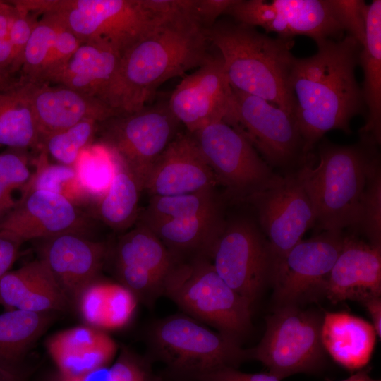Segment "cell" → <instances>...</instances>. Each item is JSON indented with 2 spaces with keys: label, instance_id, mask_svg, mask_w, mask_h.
<instances>
[{
  "label": "cell",
  "instance_id": "8fae6325",
  "mask_svg": "<svg viewBox=\"0 0 381 381\" xmlns=\"http://www.w3.org/2000/svg\"><path fill=\"white\" fill-rule=\"evenodd\" d=\"M190 134L217 185L234 200L247 201L274 178L269 164L247 138L224 121L212 123Z\"/></svg>",
  "mask_w": 381,
  "mask_h": 381
},
{
  "label": "cell",
  "instance_id": "ffe728a7",
  "mask_svg": "<svg viewBox=\"0 0 381 381\" xmlns=\"http://www.w3.org/2000/svg\"><path fill=\"white\" fill-rule=\"evenodd\" d=\"M217 186L193 135L180 132L152 165L143 191L150 197L169 196L214 190Z\"/></svg>",
  "mask_w": 381,
  "mask_h": 381
},
{
  "label": "cell",
  "instance_id": "5bb4252c",
  "mask_svg": "<svg viewBox=\"0 0 381 381\" xmlns=\"http://www.w3.org/2000/svg\"><path fill=\"white\" fill-rule=\"evenodd\" d=\"M224 120L242 133L268 164L284 167L305 157L294 115L270 102L232 88Z\"/></svg>",
  "mask_w": 381,
  "mask_h": 381
},
{
  "label": "cell",
  "instance_id": "9c48e42d",
  "mask_svg": "<svg viewBox=\"0 0 381 381\" xmlns=\"http://www.w3.org/2000/svg\"><path fill=\"white\" fill-rule=\"evenodd\" d=\"M265 320V334L255 347L248 350V358L260 361L279 380L321 366L324 348L320 315L291 304L279 306Z\"/></svg>",
  "mask_w": 381,
  "mask_h": 381
},
{
  "label": "cell",
  "instance_id": "cb8c5ba5",
  "mask_svg": "<svg viewBox=\"0 0 381 381\" xmlns=\"http://www.w3.org/2000/svg\"><path fill=\"white\" fill-rule=\"evenodd\" d=\"M0 304L6 310L64 311L70 303L42 259L9 270L0 281Z\"/></svg>",
  "mask_w": 381,
  "mask_h": 381
},
{
  "label": "cell",
  "instance_id": "7bdbcfd3",
  "mask_svg": "<svg viewBox=\"0 0 381 381\" xmlns=\"http://www.w3.org/2000/svg\"><path fill=\"white\" fill-rule=\"evenodd\" d=\"M235 0H194L195 17L207 31Z\"/></svg>",
  "mask_w": 381,
  "mask_h": 381
},
{
  "label": "cell",
  "instance_id": "ac0fdd59",
  "mask_svg": "<svg viewBox=\"0 0 381 381\" xmlns=\"http://www.w3.org/2000/svg\"><path fill=\"white\" fill-rule=\"evenodd\" d=\"M233 97L220 55L210 59L184 77L173 91L169 107L187 132L193 133L224 120Z\"/></svg>",
  "mask_w": 381,
  "mask_h": 381
},
{
  "label": "cell",
  "instance_id": "30bf717a",
  "mask_svg": "<svg viewBox=\"0 0 381 381\" xmlns=\"http://www.w3.org/2000/svg\"><path fill=\"white\" fill-rule=\"evenodd\" d=\"M208 258L221 278L251 306L272 282L274 262L268 241L248 218L225 219Z\"/></svg>",
  "mask_w": 381,
  "mask_h": 381
},
{
  "label": "cell",
  "instance_id": "b9f144b4",
  "mask_svg": "<svg viewBox=\"0 0 381 381\" xmlns=\"http://www.w3.org/2000/svg\"><path fill=\"white\" fill-rule=\"evenodd\" d=\"M16 9L17 16L12 23L8 34V39L13 48L11 73L16 72L21 68L25 45L37 23L29 16L28 13L17 8Z\"/></svg>",
  "mask_w": 381,
  "mask_h": 381
},
{
  "label": "cell",
  "instance_id": "4dcf8cb0",
  "mask_svg": "<svg viewBox=\"0 0 381 381\" xmlns=\"http://www.w3.org/2000/svg\"><path fill=\"white\" fill-rule=\"evenodd\" d=\"M40 145L28 85L19 79L12 86L0 90V145L28 148Z\"/></svg>",
  "mask_w": 381,
  "mask_h": 381
},
{
  "label": "cell",
  "instance_id": "ab89813d",
  "mask_svg": "<svg viewBox=\"0 0 381 381\" xmlns=\"http://www.w3.org/2000/svg\"><path fill=\"white\" fill-rule=\"evenodd\" d=\"M110 369L111 381H160L150 363L128 348H123Z\"/></svg>",
  "mask_w": 381,
  "mask_h": 381
},
{
  "label": "cell",
  "instance_id": "f6af8a7d",
  "mask_svg": "<svg viewBox=\"0 0 381 381\" xmlns=\"http://www.w3.org/2000/svg\"><path fill=\"white\" fill-rule=\"evenodd\" d=\"M20 246L11 240L0 237V281L16 261Z\"/></svg>",
  "mask_w": 381,
  "mask_h": 381
},
{
  "label": "cell",
  "instance_id": "bcb514c9",
  "mask_svg": "<svg viewBox=\"0 0 381 381\" xmlns=\"http://www.w3.org/2000/svg\"><path fill=\"white\" fill-rule=\"evenodd\" d=\"M17 13L16 8L11 1H0V39L8 37L11 27Z\"/></svg>",
  "mask_w": 381,
  "mask_h": 381
},
{
  "label": "cell",
  "instance_id": "f546056e",
  "mask_svg": "<svg viewBox=\"0 0 381 381\" xmlns=\"http://www.w3.org/2000/svg\"><path fill=\"white\" fill-rule=\"evenodd\" d=\"M53 315V312L21 310L0 313V368H24L23 362L27 353L47 329Z\"/></svg>",
  "mask_w": 381,
  "mask_h": 381
},
{
  "label": "cell",
  "instance_id": "5b68a950",
  "mask_svg": "<svg viewBox=\"0 0 381 381\" xmlns=\"http://www.w3.org/2000/svg\"><path fill=\"white\" fill-rule=\"evenodd\" d=\"M379 155L377 145L361 140L351 145L324 140L319 145L318 164L300 168L320 229L357 228L368 173Z\"/></svg>",
  "mask_w": 381,
  "mask_h": 381
},
{
  "label": "cell",
  "instance_id": "8d00e7d4",
  "mask_svg": "<svg viewBox=\"0 0 381 381\" xmlns=\"http://www.w3.org/2000/svg\"><path fill=\"white\" fill-rule=\"evenodd\" d=\"M99 123L83 121L41 141L42 150L59 164L73 167L80 152L92 143Z\"/></svg>",
  "mask_w": 381,
  "mask_h": 381
},
{
  "label": "cell",
  "instance_id": "7dc6e473",
  "mask_svg": "<svg viewBox=\"0 0 381 381\" xmlns=\"http://www.w3.org/2000/svg\"><path fill=\"white\" fill-rule=\"evenodd\" d=\"M367 309L373 322L377 336H381V299L380 297L370 298L362 303Z\"/></svg>",
  "mask_w": 381,
  "mask_h": 381
},
{
  "label": "cell",
  "instance_id": "db71d44e",
  "mask_svg": "<svg viewBox=\"0 0 381 381\" xmlns=\"http://www.w3.org/2000/svg\"><path fill=\"white\" fill-rule=\"evenodd\" d=\"M52 381H80V377L66 376L59 373Z\"/></svg>",
  "mask_w": 381,
  "mask_h": 381
},
{
  "label": "cell",
  "instance_id": "c3c4849f",
  "mask_svg": "<svg viewBox=\"0 0 381 381\" xmlns=\"http://www.w3.org/2000/svg\"><path fill=\"white\" fill-rule=\"evenodd\" d=\"M13 62L12 44L8 37L0 39V69L11 73Z\"/></svg>",
  "mask_w": 381,
  "mask_h": 381
},
{
  "label": "cell",
  "instance_id": "9a60e30c",
  "mask_svg": "<svg viewBox=\"0 0 381 381\" xmlns=\"http://www.w3.org/2000/svg\"><path fill=\"white\" fill-rule=\"evenodd\" d=\"M108 258L118 283L147 306L163 296L167 280L181 262L139 220L110 246Z\"/></svg>",
  "mask_w": 381,
  "mask_h": 381
},
{
  "label": "cell",
  "instance_id": "f1b7e54d",
  "mask_svg": "<svg viewBox=\"0 0 381 381\" xmlns=\"http://www.w3.org/2000/svg\"><path fill=\"white\" fill-rule=\"evenodd\" d=\"M137 302L133 293L119 283L97 280L84 289L77 305L86 325L104 331L127 325Z\"/></svg>",
  "mask_w": 381,
  "mask_h": 381
},
{
  "label": "cell",
  "instance_id": "e0dca14e",
  "mask_svg": "<svg viewBox=\"0 0 381 381\" xmlns=\"http://www.w3.org/2000/svg\"><path fill=\"white\" fill-rule=\"evenodd\" d=\"M341 231H325L300 241L275 265L271 284L279 306L296 304L326 282L344 244Z\"/></svg>",
  "mask_w": 381,
  "mask_h": 381
},
{
  "label": "cell",
  "instance_id": "d4e9b609",
  "mask_svg": "<svg viewBox=\"0 0 381 381\" xmlns=\"http://www.w3.org/2000/svg\"><path fill=\"white\" fill-rule=\"evenodd\" d=\"M376 336L370 323L347 313L325 312L322 318V346L334 361L348 370H359L368 363Z\"/></svg>",
  "mask_w": 381,
  "mask_h": 381
},
{
  "label": "cell",
  "instance_id": "83f0119b",
  "mask_svg": "<svg viewBox=\"0 0 381 381\" xmlns=\"http://www.w3.org/2000/svg\"><path fill=\"white\" fill-rule=\"evenodd\" d=\"M121 56L105 47L81 43L49 84L101 99L116 71Z\"/></svg>",
  "mask_w": 381,
  "mask_h": 381
},
{
  "label": "cell",
  "instance_id": "4316f807",
  "mask_svg": "<svg viewBox=\"0 0 381 381\" xmlns=\"http://www.w3.org/2000/svg\"><path fill=\"white\" fill-rule=\"evenodd\" d=\"M364 73L362 88L367 117L360 139L375 145L381 141V1L368 6L365 42L359 56Z\"/></svg>",
  "mask_w": 381,
  "mask_h": 381
},
{
  "label": "cell",
  "instance_id": "2e32d148",
  "mask_svg": "<svg viewBox=\"0 0 381 381\" xmlns=\"http://www.w3.org/2000/svg\"><path fill=\"white\" fill-rule=\"evenodd\" d=\"M91 218L60 194L30 190L22 192L15 207L0 220V237L21 246L64 234L87 235Z\"/></svg>",
  "mask_w": 381,
  "mask_h": 381
},
{
  "label": "cell",
  "instance_id": "484cf974",
  "mask_svg": "<svg viewBox=\"0 0 381 381\" xmlns=\"http://www.w3.org/2000/svg\"><path fill=\"white\" fill-rule=\"evenodd\" d=\"M225 219L221 205L200 214L146 226L174 258L186 261L200 256L208 257Z\"/></svg>",
  "mask_w": 381,
  "mask_h": 381
},
{
  "label": "cell",
  "instance_id": "60d3db41",
  "mask_svg": "<svg viewBox=\"0 0 381 381\" xmlns=\"http://www.w3.org/2000/svg\"><path fill=\"white\" fill-rule=\"evenodd\" d=\"M339 17L348 35L363 47L365 42L368 6L362 0H334Z\"/></svg>",
  "mask_w": 381,
  "mask_h": 381
},
{
  "label": "cell",
  "instance_id": "7402d4cb",
  "mask_svg": "<svg viewBox=\"0 0 381 381\" xmlns=\"http://www.w3.org/2000/svg\"><path fill=\"white\" fill-rule=\"evenodd\" d=\"M26 83L40 144L45 137L79 122L89 120L100 123L118 114L101 99L71 88Z\"/></svg>",
  "mask_w": 381,
  "mask_h": 381
},
{
  "label": "cell",
  "instance_id": "f5cc1de1",
  "mask_svg": "<svg viewBox=\"0 0 381 381\" xmlns=\"http://www.w3.org/2000/svg\"><path fill=\"white\" fill-rule=\"evenodd\" d=\"M18 80H15L8 71L0 69V90L6 89L14 85Z\"/></svg>",
  "mask_w": 381,
  "mask_h": 381
},
{
  "label": "cell",
  "instance_id": "e575fe53",
  "mask_svg": "<svg viewBox=\"0 0 381 381\" xmlns=\"http://www.w3.org/2000/svg\"><path fill=\"white\" fill-rule=\"evenodd\" d=\"M119 166L118 159L107 148L94 143L80 152L73 167L80 184L95 201L108 189Z\"/></svg>",
  "mask_w": 381,
  "mask_h": 381
},
{
  "label": "cell",
  "instance_id": "603a6c76",
  "mask_svg": "<svg viewBox=\"0 0 381 381\" xmlns=\"http://www.w3.org/2000/svg\"><path fill=\"white\" fill-rule=\"evenodd\" d=\"M46 346L59 373L72 377L106 367L117 351L109 335L88 325L56 333L47 339Z\"/></svg>",
  "mask_w": 381,
  "mask_h": 381
},
{
  "label": "cell",
  "instance_id": "836d02e7",
  "mask_svg": "<svg viewBox=\"0 0 381 381\" xmlns=\"http://www.w3.org/2000/svg\"><path fill=\"white\" fill-rule=\"evenodd\" d=\"M36 171L21 190H44L60 194L78 207L79 204L92 200L80 184L73 167L50 164L47 154L42 149Z\"/></svg>",
  "mask_w": 381,
  "mask_h": 381
},
{
  "label": "cell",
  "instance_id": "ba28073f",
  "mask_svg": "<svg viewBox=\"0 0 381 381\" xmlns=\"http://www.w3.org/2000/svg\"><path fill=\"white\" fill-rule=\"evenodd\" d=\"M168 102L119 114L97 125L95 143L107 148L143 185L154 163L180 133Z\"/></svg>",
  "mask_w": 381,
  "mask_h": 381
},
{
  "label": "cell",
  "instance_id": "4fadbf2b",
  "mask_svg": "<svg viewBox=\"0 0 381 381\" xmlns=\"http://www.w3.org/2000/svg\"><path fill=\"white\" fill-rule=\"evenodd\" d=\"M247 201L256 209L274 267L315 224L314 206L300 169L284 176L275 175L267 187Z\"/></svg>",
  "mask_w": 381,
  "mask_h": 381
},
{
  "label": "cell",
  "instance_id": "1f68e13d",
  "mask_svg": "<svg viewBox=\"0 0 381 381\" xmlns=\"http://www.w3.org/2000/svg\"><path fill=\"white\" fill-rule=\"evenodd\" d=\"M142 191L143 187L138 179L119 162L110 186L95 200L90 216L100 220L114 231L125 232L138 220V203Z\"/></svg>",
  "mask_w": 381,
  "mask_h": 381
},
{
  "label": "cell",
  "instance_id": "ee69618b",
  "mask_svg": "<svg viewBox=\"0 0 381 381\" xmlns=\"http://www.w3.org/2000/svg\"><path fill=\"white\" fill-rule=\"evenodd\" d=\"M196 381H280L270 374L246 373L236 368H219L193 377Z\"/></svg>",
  "mask_w": 381,
  "mask_h": 381
},
{
  "label": "cell",
  "instance_id": "7a4b0ae2",
  "mask_svg": "<svg viewBox=\"0 0 381 381\" xmlns=\"http://www.w3.org/2000/svg\"><path fill=\"white\" fill-rule=\"evenodd\" d=\"M210 44L192 11L173 15L121 54L101 100L118 114L140 109L164 82L207 61Z\"/></svg>",
  "mask_w": 381,
  "mask_h": 381
},
{
  "label": "cell",
  "instance_id": "681fc988",
  "mask_svg": "<svg viewBox=\"0 0 381 381\" xmlns=\"http://www.w3.org/2000/svg\"><path fill=\"white\" fill-rule=\"evenodd\" d=\"M80 381H111L110 369L106 367L94 370L80 376Z\"/></svg>",
  "mask_w": 381,
  "mask_h": 381
},
{
  "label": "cell",
  "instance_id": "f35d334b",
  "mask_svg": "<svg viewBox=\"0 0 381 381\" xmlns=\"http://www.w3.org/2000/svg\"><path fill=\"white\" fill-rule=\"evenodd\" d=\"M31 173L25 159L13 152L0 155V220L16 205L14 190H22Z\"/></svg>",
  "mask_w": 381,
  "mask_h": 381
},
{
  "label": "cell",
  "instance_id": "7c38bea8",
  "mask_svg": "<svg viewBox=\"0 0 381 381\" xmlns=\"http://www.w3.org/2000/svg\"><path fill=\"white\" fill-rule=\"evenodd\" d=\"M224 14L280 37L305 35L316 44L345 32L334 0H235Z\"/></svg>",
  "mask_w": 381,
  "mask_h": 381
},
{
  "label": "cell",
  "instance_id": "d6a6232c",
  "mask_svg": "<svg viewBox=\"0 0 381 381\" xmlns=\"http://www.w3.org/2000/svg\"><path fill=\"white\" fill-rule=\"evenodd\" d=\"M222 205L216 189L198 193L152 196L138 220L147 226L183 217L200 214Z\"/></svg>",
  "mask_w": 381,
  "mask_h": 381
},
{
  "label": "cell",
  "instance_id": "277c9868",
  "mask_svg": "<svg viewBox=\"0 0 381 381\" xmlns=\"http://www.w3.org/2000/svg\"><path fill=\"white\" fill-rule=\"evenodd\" d=\"M20 9L51 14L80 42L107 47L121 55L173 15L157 0H20Z\"/></svg>",
  "mask_w": 381,
  "mask_h": 381
},
{
  "label": "cell",
  "instance_id": "8992f818",
  "mask_svg": "<svg viewBox=\"0 0 381 381\" xmlns=\"http://www.w3.org/2000/svg\"><path fill=\"white\" fill-rule=\"evenodd\" d=\"M163 296L190 318L237 339L250 327L252 306L221 278L206 256L179 262Z\"/></svg>",
  "mask_w": 381,
  "mask_h": 381
},
{
  "label": "cell",
  "instance_id": "816d5d0a",
  "mask_svg": "<svg viewBox=\"0 0 381 381\" xmlns=\"http://www.w3.org/2000/svg\"><path fill=\"white\" fill-rule=\"evenodd\" d=\"M342 381H380V380L373 379L369 375V370L365 368L359 370Z\"/></svg>",
  "mask_w": 381,
  "mask_h": 381
},
{
  "label": "cell",
  "instance_id": "52a82bcc",
  "mask_svg": "<svg viewBox=\"0 0 381 381\" xmlns=\"http://www.w3.org/2000/svg\"><path fill=\"white\" fill-rule=\"evenodd\" d=\"M150 348L173 372L191 378L248 358L238 339L212 331L185 315L155 322L148 331Z\"/></svg>",
  "mask_w": 381,
  "mask_h": 381
},
{
  "label": "cell",
  "instance_id": "6da1fadb",
  "mask_svg": "<svg viewBox=\"0 0 381 381\" xmlns=\"http://www.w3.org/2000/svg\"><path fill=\"white\" fill-rule=\"evenodd\" d=\"M317 45L315 54L295 57L289 78L305 155L330 130L351 133V119L365 107L356 78L361 45L349 35Z\"/></svg>",
  "mask_w": 381,
  "mask_h": 381
},
{
  "label": "cell",
  "instance_id": "74e56055",
  "mask_svg": "<svg viewBox=\"0 0 381 381\" xmlns=\"http://www.w3.org/2000/svg\"><path fill=\"white\" fill-rule=\"evenodd\" d=\"M357 229L367 237L368 242L381 247V168L380 157L373 162L363 189L361 217Z\"/></svg>",
  "mask_w": 381,
  "mask_h": 381
},
{
  "label": "cell",
  "instance_id": "d6986e66",
  "mask_svg": "<svg viewBox=\"0 0 381 381\" xmlns=\"http://www.w3.org/2000/svg\"><path fill=\"white\" fill-rule=\"evenodd\" d=\"M42 240L40 258L45 262L70 305L77 304L84 289L98 280L108 259L110 246L74 233Z\"/></svg>",
  "mask_w": 381,
  "mask_h": 381
},
{
  "label": "cell",
  "instance_id": "3957f363",
  "mask_svg": "<svg viewBox=\"0 0 381 381\" xmlns=\"http://www.w3.org/2000/svg\"><path fill=\"white\" fill-rule=\"evenodd\" d=\"M232 88L262 98L294 114L289 78L295 56L294 39L271 37L232 19L207 30Z\"/></svg>",
  "mask_w": 381,
  "mask_h": 381
},
{
  "label": "cell",
  "instance_id": "44dd1931",
  "mask_svg": "<svg viewBox=\"0 0 381 381\" xmlns=\"http://www.w3.org/2000/svg\"><path fill=\"white\" fill-rule=\"evenodd\" d=\"M320 291L333 303L361 304L381 295V247L344 236L343 248Z\"/></svg>",
  "mask_w": 381,
  "mask_h": 381
},
{
  "label": "cell",
  "instance_id": "f907efd6",
  "mask_svg": "<svg viewBox=\"0 0 381 381\" xmlns=\"http://www.w3.org/2000/svg\"><path fill=\"white\" fill-rule=\"evenodd\" d=\"M27 371L24 368L8 370L0 368V381H25Z\"/></svg>",
  "mask_w": 381,
  "mask_h": 381
},
{
  "label": "cell",
  "instance_id": "d590c367",
  "mask_svg": "<svg viewBox=\"0 0 381 381\" xmlns=\"http://www.w3.org/2000/svg\"><path fill=\"white\" fill-rule=\"evenodd\" d=\"M59 27V20L50 14H43L37 21L23 52L20 80L40 83L54 49Z\"/></svg>",
  "mask_w": 381,
  "mask_h": 381
}]
</instances>
